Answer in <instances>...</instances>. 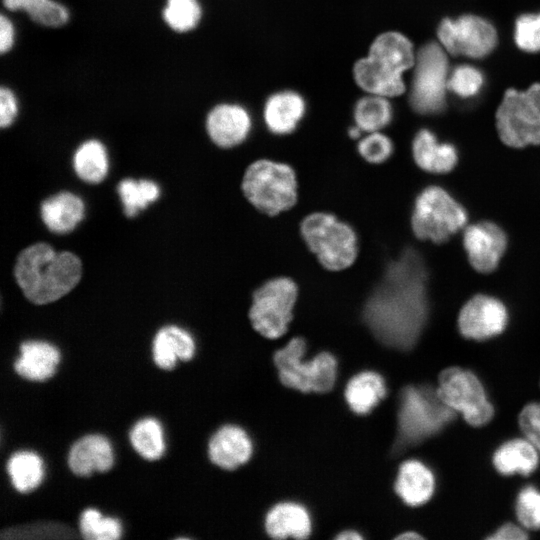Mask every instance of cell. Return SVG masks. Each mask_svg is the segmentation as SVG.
<instances>
[{
    "mask_svg": "<svg viewBox=\"0 0 540 540\" xmlns=\"http://www.w3.org/2000/svg\"><path fill=\"white\" fill-rule=\"evenodd\" d=\"M428 310L424 261L417 251L407 249L387 266L366 302L363 318L379 342L407 351L418 341Z\"/></svg>",
    "mask_w": 540,
    "mask_h": 540,
    "instance_id": "cell-1",
    "label": "cell"
},
{
    "mask_svg": "<svg viewBox=\"0 0 540 540\" xmlns=\"http://www.w3.org/2000/svg\"><path fill=\"white\" fill-rule=\"evenodd\" d=\"M14 272L27 299L42 305L71 291L81 278L82 265L71 252H56L47 243H36L19 254Z\"/></svg>",
    "mask_w": 540,
    "mask_h": 540,
    "instance_id": "cell-2",
    "label": "cell"
},
{
    "mask_svg": "<svg viewBox=\"0 0 540 540\" xmlns=\"http://www.w3.org/2000/svg\"><path fill=\"white\" fill-rule=\"evenodd\" d=\"M416 52L402 33L387 31L372 41L366 56L353 66V78L366 93L388 98L405 92L404 73L413 68Z\"/></svg>",
    "mask_w": 540,
    "mask_h": 540,
    "instance_id": "cell-3",
    "label": "cell"
},
{
    "mask_svg": "<svg viewBox=\"0 0 540 540\" xmlns=\"http://www.w3.org/2000/svg\"><path fill=\"white\" fill-rule=\"evenodd\" d=\"M455 417V411L427 386H407L400 395L395 451L418 444L440 432Z\"/></svg>",
    "mask_w": 540,
    "mask_h": 540,
    "instance_id": "cell-4",
    "label": "cell"
},
{
    "mask_svg": "<svg viewBox=\"0 0 540 540\" xmlns=\"http://www.w3.org/2000/svg\"><path fill=\"white\" fill-rule=\"evenodd\" d=\"M242 190L259 211L275 216L293 207L297 200V180L287 164L261 159L250 164L244 174Z\"/></svg>",
    "mask_w": 540,
    "mask_h": 540,
    "instance_id": "cell-5",
    "label": "cell"
},
{
    "mask_svg": "<svg viewBox=\"0 0 540 540\" xmlns=\"http://www.w3.org/2000/svg\"><path fill=\"white\" fill-rule=\"evenodd\" d=\"M309 249L321 265L331 271L350 267L358 253L357 236L353 228L328 213H312L300 226Z\"/></svg>",
    "mask_w": 540,
    "mask_h": 540,
    "instance_id": "cell-6",
    "label": "cell"
},
{
    "mask_svg": "<svg viewBox=\"0 0 540 540\" xmlns=\"http://www.w3.org/2000/svg\"><path fill=\"white\" fill-rule=\"evenodd\" d=\"M306 343L294 337L274 354V363L281 382L301 392H328L336 380L337 362L328 352L316 355L312 360H303Z\"/></svg>",
    "mask_w": 540,
    "mask_h": 540,
    "instance_id": "cell-7",
    "label": "cell"
},
{
    "mask_svg": "<svg viewBox=\"0 0 540 540\" xmlns=\"http://www.w3.org/2000/svg\"><path fill=\"white\" fill-rule=\"evenodd\" d=\"M441 44L430 42L416 52L409 92L411 107L419 114L434 115L446 107L449 63Z\"/></svg>",
    "mask_w": 540,
    "mask_h": 540,
    "instance_id": "cell-8",
    "label": "cell"
},
{
    "mask_svg": "<svg viewBox=\"0 0 540 540\" xmlns=\"http://www.w3.org/2000/svg\"><path fill=\"white\" fill-rule=\"evenodd\" d=\"M466 222V210L443 188L429 186L417 196L411 217L417 238L444 243Z\"/></svg>",
    "mask_w": 540,
    "mask_h": 540,
    "instance_id": "cell-9",
    "label": "cell"
},
{
    "mask_svg": "<svg viewBox=\"0 0 540 540\" xmlns=\"http://www.w3.org/2000/svg\"><path fill=\"white\" fill-rule=\"evenodd\" d=\"M496 127L509 147L540 145V83L525 91L508 89L496 112Z\"/></svg>",
    "mask_w": 540,
    "mask_h": 540,
    "instance_id": "cell-10",
    "label": "cell"
},
{
    "mask_svg": "<svg viewBox=\"0 0 540 540\" xmlns=\"http://www.w3.org/2000/svg\"><path fill=\"white\" fill-rule=\"evenodd\" d=\"M297 286L287 277L265 282L253 294L249 318L253 328L269 339L281 337L293 318Z\"/></svg>",
    "mask_w": 540,
    "mask_h": 540,
    "instance_id": "cell-11",
    "label": "cell"
},
{
    "mask_svg": "<svg viewBox=\"0 0 540 540\" xmlns=\"http://www.w3.org/2000/svg\"><path fill=\"white\" fill-rule=\"evenodd\" d=\"M436 389L439 398L455 412L462 413L472 426L487 424L494 409L487 400L479 379L470 371L460 367H449L439 375Z\"/></svg>",
    "mask_w": 540,
    "mask_h": 540,
    "instance_id": "cell-12",
    "label": "cell"
},
{
    "mask_svg": "<svg viewBox=\"0 0 540 540\" xmlns=\"http://www.w3.org/2000/svg\"><path fill=\"white\" fill-rule=\"evenodd\" d=\"M437 34L442 47L453 56L482 58L488 55L497 43L494 26L475 15L444 19L438 27Z\"/></svg>",
    "mask_w": 540,
    "mask_h": 540,
    "instance_id": "cell-13",
    "label": "cell"
},
{
    "mask_svg": "<svg viewBox=\"0 0 540 540\" xmlns=\"http://www.w3.org/2000/svg\"><path fill=\"white\" fill-rule=\"evenodd\" d=\"M507 321V309L499 299L478 294L462 307L458 327L464 337L484 340L502 333Z\"/></svg>",
    "mask_w": 540,
    "mask_h": 540,
    "instance_id": "cell-14",
    "label": "cell"
},
{
    "mask_svg": "<svg viewBox=\"0 0 540 540\" xmlns=\"http://www.w3.org/2000/svg\"><path fill=\"white\" fill-rule=\"evenodd\" d=\"M463 246L471 266L480 273H490L505 253L507 237L498 225L483 221L465 229Z\"/></svg>",
    "mask_w": 540,
    "mask_h": 540,
    "instance_id": "cell-15",
    "label": "cell"
},
{
    "mask_svg": "<svg viewBox=\"0 0 540 540\" xmlns=\"http://www.w3.org/2000/svg\"><path fill=\"white\" fill-rule=\"evenodd\" d=\"M206 130L219 147L231 148L242 143L252 128L249 111L235 103H220L207 114Z\"/></svg>",
    "mask_w": 540,
    "mask_h": 540,
    "instance_id": "cell-16",
    "label": "cell"
},
{
    "mask_svg": "<svg viewBox=\"0 0 540 540\" xmlns=\"http://www.w3.org/2000/svg\"><path fill=\"white\" fill-rule=\"evenodd\" d=\"M306 103L296 91L283 90L271 94L263 109V118L273 134L286 135L293 132L305 115Z\"/></svg>",
    "mask_w": 540,
    "mask_h": 540,
    "instance_id": "cell-17",
    "label": "cell"
},
{
    "mask_svg": "<svg viewBox=\"0 0 540 540\" xmlns=\"http://www.w3.org/2000/svg\"><path fill=\"white\" fill-rule=\"evenodd\" d=\"M251 454V440L246 432L238 426L221 427L209 442L211 461L223 469L237 468L246 463Z\"/></svg>",
    "mask_w": 540,
    "mask_h": 540,
    "instance_id": "cell-18",
    "label": "cell"
},
{
    "mask_svg": "<svg viewBox=\"0 0 540 540\" xmlns=\"http://www.w3.org/2000/svg\"><path fill=\"white\" fill-rule=\"evenodd\" d=\"M110 442L102 435H86L76 441L68 455V465L78 476H89L93 471L105 472L113 465Z\"/></svg>",
    "mask_w": 540,
    "mask_h": 540,
    "instance_id": "cell-19",
    "label": "cell"
},
{
    "mask_svg": "<svg viewBox=\"0 0 540 540\" xmlns=\"http://www.w3.org/2000/svg\"><path fill=\"white\" fill-rule=\"evenodd\" d=\"M415 163L424 171L435 174L448 173L457 164L456 148L445 142H439L433 132L422 129L417 132L412 143Z\"/></svg>",
    "mask_w": 540,
    "mask_h": 540,
    "instance_id": "cell-20",
    "label": "cell"
},
{
    "mask_svg": "<svg viewBox=\"0 0 540 540\" xmlns=\"http://www.w3.org/2000/svg\"><path fill=\"white\" fill-rule=\"evenodd\" d=\"M59 360L58 349L50 343L27 341L20 346V356L14 368L25 379L44 381L55 373Z\"/></svg>",
    "mask_w": 540,
    "mask_h": 540,
    "instance_id": "cell-21",
    "label": "cell"
},
{
    "mask_svg": "<svg viewBox=\"0 0 540 540\" xmlns=\"http://www.w3.org/2000/svg\"><path fill=\"white\" fill-rule=\"evenodd\" d=\"M265 528L270 537L305 539L311 533V519L307 510L296 503L275 505L267 514Z\"/></svg>",
    "mask_w": 540,
    "mask_h": 540,
    "instance_id": "cell-22",
    "label": "cell"
},
{
    "mask_svg": "<svg viewBox=\"0 0 540 540\" xmlns=\"http://www.w3.org/2000/svg\"><path fill=\"white\" fill-rule=\"evenodd\" d=\"M395 490L410 506L426 503L434 491V476L420 461L408 460L399 468Z\"/></svg>",
    "mask_w": 540,
    "mask_h": 540,
    "instance_id": "cell-23",
    "label": "cell"
},
{
    "mask_svg": "<svg viewBox=\"0 0 540 540\" xmlns=\"http://www.w3.org/2000/svg\"><path fill=\"white\" fill-rule=\"evenodd\" d=\"M195 352L192 336L177 326L160 329L153 341V358L156 365L164 370L175 367L178 359L190 360Z\"/></svg>",
    "mask_w": 540,
    "mask_h": 540,
    "instance_id": "cell-24",
    "label": "cell"
},
{
    "mask_svg": "<svg viewBox=\"0 0 540 540\" xmlns=\"http://www.w3.org/2000/svg\"><path fill=\"white\" fill-rule=\"evenodd\" d=\"M84 216V203L70 192H61L42 203L41 217L53 232L63 234L72 231Z\"/></svg>",
    "mask_w": 540,
    "mask_h": 540,
    "instance_id": "cell-25",
    "label": "cell"
},
{
    "mask_svg": "<svg viewBox=\"0 0 540 540\" xmlns=\"http://www.w3.org/2000/svg\"><path fill=\"white\" fill-rule=\"evenodd\" d=\"M385 395L384 379L372 371L355 375L350 379L345 390L348 405L351 410L360 415L369 413Z\"/></svg>",
    "mask_w": 540,
    "mask_h": 540,
    "instance_id": "cell-26",
    "label": "cell"
},
{
    "mask_svg": "<svg viewBox=\"0 0 540 540\" xmlns=\"http://www.w3.org/2000/svg\"><path fill=\"white\" fill-rule=\"evenodd\" d=\"M493 463L503 475L520 473L529 475L538 465L535 446L523 439H513L502 444L494 453Z\"/></svg>",
    "mask_w": 540,
    "mask_h": 540,
    "instance_id": "cell-27",
    "label": "cell"
},
{
    "mask_svg": "<svg viewBox=\"0 0 540 540\" xmlns=\"http://www.w3.org/2000/svg\"><path fill=\"white\" fill-rule=\"evenodd\" d=\"M390 98L367 93L354 106V121L362 132L381 131L392 120L393 108Z\"/></svg>",
    "mask_w": 540,
    "mask_h": 540,
    "instance_id": "cell-28",
    "label": "cell"
},
{
    "mask_svg": "<svg viewBox=\"0 0 540 540\" xmlns=\"http://www.w3.org/2000/svg\"><path fill=\"white\" fill-rule=\"evenodd\" d=\"M74 169L88 183L102 181L108 171V156L105 146L96 139L83 142L74 154Z\"/></svg>",
    "mask_w": 540,
    "mask_h": 540,
    "instance_id": "cell-29",
    "label": "cell"
},
{
    "mask_svg": "<svg viewBox=\"0 0 540 540\" xmlns=\"http://www.w3.org/2000/svg\"><path fill=\"white\" fill-rule=\"evenodd\" d=\"M7 471L15 489L21 493H27L41 483L43 462L34 452L19 451L9 458Z\"/></svg>",
    "mask_w": 540,
    "mask_h": 540,
    "instance_id": "cell-30",
    "label": "cell"
},
{
    "mask_svg": "<svg viewBox=\"0 0 540 540\" xmlns=\"http://www.w3.org/2000/svg\"><path fill=\"white\" fill-rule=\"evenodd\" d=\"M161 16L170 30L185 34L199 26L203 8L200 0H166Z\"/></svg>",
    "mask_w": 540,
    "mask_h": 540,
    "instance_id": "cell-31",
    "label": "cell"
},
{
    "mask_svg": "<svg viewBox=\"0 0 540 540\" xmlns=\"http://www.w3.org/2000/svg\"><path fill=\"white\" fill-rule=\"evenodd\" d=\"M130 441L134 449L147 460H157L165 451L162 427L154 418L138 421L130 432Z\"/></svg>",
    "mask_w": 540,
    "mask_h": 540,
    "instance_id": "cell-32",
    "label": "cell"
},
{
    "mask_svg": "<svg viewBox=\"0 0 540 540\" xmlns=\"http://www.w3.org/2000/svg\"><path fill=\"white\" fill-rule=\"evenodd\" d=\"M118 192L127 216H135L140 210L154 202L160 194L159 187L150 180L124 179L119 183Z\"/></svg>",
    "mask_w": 540,
    "mask_h": 540,
    "instance_id": "cell-33",
    "label": "cell"
},
{
    "mask_svg": "<svg viewBox=\"0 0 540 540\" xmlns=\"http://www.w3.org/2000/svg\"><path fill=\"white\" fill-rule=\"evenodd\" d=\"M79 527L81 536L88 540H116L122 534L118 519L103 517L98 510L92 508L82 512Z\"/></svg>",
    "mask_w": 540,
    "mask_h": 540,
    "instance_id": "cell-34",
    "label": "cell"
},
{
    "mask_svg": "<svg viewBox=\"0 0 540 540\" xmlns=\"http://www.w3.org/2000/svg\"><path fill=\"white\" fill-rule=\"evenodd\" d=\"M75 532L67 525L57 522H36L9 527L2 531L3 539H70Z\"/></svg>",
    "mask_w": 540,
    "mask_h": 540,
    "instance_id": "cell-35",
    "label": "cell"
},
{
    "mask_svg": "<svg viewBox=\"0 0 540 540\" xmlns=\"http://www.w3.org/2000/svg\"><path fill=\"white\" fill-rule=\"evenodd\" d=\"M484 85V76L476 67L462 64L455 67L448 78V91L462 98L477 95Z\"/></svg>",
    "mask_w": 540,
    "mask_h": 540,
    "instance_id": "cell-36",
    "label": "cell"
},
{
    "mask_svg": "<svg viewBox=\"0 0 540 540\" xmlns=\"http://www.w3.org/2000/svg\"><path fill=\"white\" fill-rule=\"evenodd\" d=\"M35 24L46 28H60L70 21V11L58 0H44L27 13Z\"/></svg>",
    "mask_w": 540,
    "mask_h": 540,
    "instance_id": "cell-37",
    "label": "cell"
},
{
    "mask_svg": "<svg viewBox=\"0 0 540 540\" xmlns=\"http://www.w3.org/2000/svg\"><path fill=\"white\" fill-rule=\"evenodd\" d=\"M360 156L369 163L380 164L386 161L393 152L391 139L380 131L369 132L357 145Z\"/></svg>",
    "mask_w": 540,
    "mask_h": 540,
    "instance_id": "cell-38",
    "label": "cell"
},
{
    "mask_svg": "<svg viewBox=\"0 0 540 540\" xmlns=\"http://www.w3.org/2000/svg\"><path fill=\"white\" fill-rule=\"evenodd\" d=\"M514 39L523 51H540V13L519 16L515 23Z\"/></svg>",
    "mask_w": 540,
    "mask_h": 540,
    "instance_id": "cell-39",
    "label": "cell"
},
{
    "mask_svg": "<svg viewBox=\"0 0 540 540\" xmlns=\"http://www.w3.org/2000/svg\"><path fill=\"white\" fill-rule=\"evenodd\" d=\"M519 521L527 528H540V492L534 487L520 491L516 502Z\"/></svg>",
    "mask_w": 540,
    "mask_h": 540,
    "instance_id": "cell-40",
    "label": "cell"
},
{
    "mask_svg": "<svg viewBox=\"0 0 540 540\" xmlns=\"http://www.w3.org/2000/svg\"><path fill=\"white\" fill-rule=\"evenodd\" d=\"M519 425L529 442L540 451V403H530L522 409Z\"/></svg>",
    "mask_w": 540,
    "mask_h": 540,
    "instance_id": "cell-41",
    "label": "cell"
},
{
    "mask_svg": "<svg viewBox=\"0 0 540 540\" xmlns=\"http://www.w3.org/2000/svg\"><path fill=\"white\" fill-rule=\"evenodd\" d=\"M19 101L15 92L9 87L2 85L0 88V126L10 127L18 116Z\"/></svg>",
    "mask_w": 540,
    "mask_h": 540,
    "instance_id": "cell-42",
    "label": "cell"
},
{
    "mask_svg": "<svg viewBox=\"0 0 540 540\" xmlns=\"http://www.w3.org/2000/svg\"><path fill=\"white\" fill-rule=\"evenodd\" d=\"M16 42V29L13 21L2 13L0 16V53H9Z\"/></svg>",
    "mask_w": 540,
    "mask_h": 540,
    "instance_id": "cell-43",
    "label": "cell"
},
{
    "mask_svg": "<svg viewBox=\"0 0 540 540\" xmlns=\"http://www.w3.org/2000/svg\"><path fill=\"white\" fill-rule=\"evenodd\" d=\"M527 534L518 526L507 523L488 537L490 540H523Z\"/></svg>",
    "mask_w": 540,
    "mask_h": 540,
    "instance_id": "cell-44",
    "label": "cell"
},
{
    "mask_svg": "<svg viewBox=\"0 0 540 540\" xmlns=\"http://www.w3.org/2000/svg\"><path fill=\"white\" fill-rule=\"evenodd\" d=\"M44 0H2V4L7 11L25 12L26 14Z\"/></svg>",
    "mask_w": 540,
    "mask_h": 540,
    "instance_id": "cell-45",
    "label": "cell"
},
{
    "mask_svg": "<svg viewBox=\"0 0 540 540\" xmlns=\"http://www.w3.org/2000/svg\"><path fill=\"white\" fill-rule=\"evenodd\" d=\"M336 538L340 540H359L362 539V536L356 531L348 530L341 532Z\"/></svg>",
    "mask_w": 540,
    "mask_h": 540,
    "instance_id": "cell-46",
    "label": "cell"
},
{
    "mask_svg": "<svg viewBox=\"0 0 540 540\" xmlns=\"http://www.w3.org/2000/svg\"><path fill=\"white\" fill-rule=\"evenodd\" d=\"M397 538L402 539V540H412V539H422V536L416 532L409 531V532H405L399 535Z\"/></svg>",
    "mask_w": 540,
    "mask_h": 540,
    "instance_id": "cell-47",
    "label": "cell"
},
{
    "mask_svg": "<svg viewBox=\"0 0 540 540\" xmlns=\"http://www.w3.org/2000/svg\"><path fill=\"white\" fill-rule=\"evenodd\" d=\"M362 130L357 126L354 125L349 128L348 134L352 139H358L361 136Z\"/></svg>",
    "mask_w": 540,
    "mask_h": 540,
    "instance_id": "cell-48",
    "label": "cell"
}]
</instances>
